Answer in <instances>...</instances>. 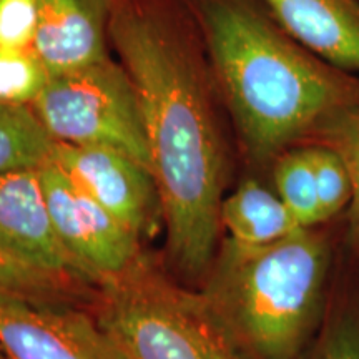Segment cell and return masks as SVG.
<instances>
[{"label":"cell","instance_id":"obj_12","mask_svg":"<svg viewBox=\"0 0 359 359\" xmlns=\"http://www.w3.org/2000/svg\"><path fill=\"white\" fill-rule=\"evenodd\" d=\"M219 222L226 240L243 248L275 245L303 230L280 196L255 180H246L223 200Z\"/></svg>","mask_w":359,"mask_h":359},{"label":"cell","instance_id":"obj_10","mask_svg":"<svg viewBox=\"0 0 359 359\" xmlns=\"http://www.w3.org/2000/svg\"><path fill=\"white\" fill-rule=\"evenodd\" d=\"M109 0H39L32 50L48 74L60 75L109 58Z\"/></svg>","mask_w":359,"mask_h":359},{"label":"cell","instance_id":"obj_16","mask_svg":"<svg viewBox=\"0 0 359 359\" xmlns=\"http://www.w3.org/2000/svg\"><path fill=\"white\" fill-rule=\"evenodd\" d=\"M48 79L32 48H0V103L32 107Z\"/></svg>","mask_w":359,"mask_h":359},{"label":"cell","instance_id":"obj_3","mask_svg":"<svg viewBox=\"0 0 359 359\" xmlns=\"http://www.w3.org/2000/svg\"><path fill=\"white\" fill-rule=\"evenodd\" d=\"M326 262L311 228L262 248L226 240L196 302L236 359H294L316 316Z\"/></svg>","mask_w":359,"mask_h":359},{"label":"cell","instance_id":"obj_14","mask_svg":"<svg viewBox=\"0 0 359 359\" xmlns=\"http://www.w3.org/2000/svg\"><path fill=\"white\" fill-rule=\"evenodd\" d=\"M275 183L276 195L299 226L313 228L325 222L309 148L290 151L281 156L275 170Z\"/></svg>","mask_w":359,"mask_h":359},{"label":"cell","instance_id":"obj_21","mask_svg":"<svg viewBox=\"0 0 359 359\" xmlns=\"http://www.w3.org/2000/svg\"><path fill=\"white\" fill-rule=\"evenodd\" d=\"M0 359H8V358H7V354H6V353H4V351H2V349H0Z\"/></svg>","mask_w":359,"mask_h":359},{"label":"cell","instance_id":"obj_13","mask_svg":"<svg viewBox=\"0 0 359 359\" xmlns=\"http://www.w3.org/2000/svg\"><path fill=\"white\" fill-rule=\"evenodd\" d=\"M55 143L34 107L0 103V175L40 170L52 161Z\"/></svg>","mask_w":359,"mask_h":359},{"label":"cell","instance_id":"obj_6","mask_svg":"<svg viewBox=\"0 0 359 359\" xmlns=\"http://www.w3.org/2000/svg\"><path fill=\"white\" fill-rule=\"evenodd\" d=\"M57 236L93 285L123 275L142 259V236L107 212L53 161L39 170Z\"/></svg>","mask_w":359,"mask_h":359},{"label":"cell","instance_id":"obj_20","mask_svg":"<svg viewBox=\"0 0 359 359\" xmlns=\"http://www.w3.org/2000/svg\"><path fill=\"white\" fill-rule=\"evenodd\" d=\"M318 359H359V327L341 325L327 336Z\"/></svg>","mask_w":359,"mask_h":359},{"label":"cell","instance_id":"obj_5","mask_svg":"<svg viewBox=\"0 0 359 359\" xmlns=\"http://www.w3.org/2000/svg\"><path fill=\"white\" fill-rule=\"evenodd\" d=\"M32 107L55 142L115 148L150 170L138 90L127 69L110 58L52 75Z\"/></svg>","mask_w":359,"mask_h":359},{"label":"cell","instance_id":"obj_8","mask_svg":"<svg viewBox=\"0 0 359 359\" xmlns=\"http://www.w3.org/2000/svg\"><path fill=\"white\" fill-rule=\"evenodd\" d=\"M52 161L107 212L138 236L161 212L155 178L138 160L109 147L55 143Z\"/></svg>","mask_w":359,"mask_h":359},{"label":"cell","instance_id":"obj_9","mask_svg":"<svg viewBox=\"0 0 359 359\" xmlns=\"http://www.w3.org/2000/svg\"><path fill=\"white\" fill-rule=\"evenodd\" d=\"M0 250L92 286L53 228L39 170L0 175Z\"/></svg>","mask_w":359,"mask_h":359},{"label":"cell","instance_id":"obj_11","mask_svg":"<svg viewBox=\"0 0 359 359\" xmlns=\"http://www.w3.org/2000/svg\"><path fill=\"white\" fill-rule=\"evenodd\" d=\"M286 34L336 70L359 72V0H264Z\"/></svg>","mask_w":359,"mask_h":359},{"label":"cell","instance_id":"obj_2","mask_svg":"<svg viewBox=\"0 0 359 359\" xmlns=\"http://www.w3.org/2000/svg\"><path fill=\"white\" fill-rule=\"evenodd\" d=\"M203 29L215 72L248 150L268 158L351 109L339 72L309 55L240 0H206Z\"/></svg>","mask_w":359,"mask_h":359},{"label":"cell","instance_id":"obj_4","mask_svg":"<svg viewBox=\"0 0 359 359\" xmlns=\"http://www.w3.org/2000/svg\"><path fill=\"white\" fill-rule=\"evenodd\" d=\"M98 290V323L125 359H236L196 296L170 285L143 257Z\"/></svg>","mask_w":359,"mask_h":359},{"label":"cell","instance_id":"obj_18","mask_svg":"<svg viewBox=\"0 0 359 359\" xmlns=\"http://www.w3.org/2000/svg\"><path fill=\"white\" fill-rule=\"evenodd\" d=\"M325 222L353 201V180L344 160L330 147L309 148Z\"/></svg>","mask_w":359,"mask_h":359},{"label":"cell","instance_id":"obj_19","mask_svg":"<svg viewBox=\"0 0 359 359\" xmlns=\"http://www.w3.org/2000/svg\"><path fill=\"white\" fill-rule=\"evenodd\" d=\"M39 0H0V48H32Z\"/></svg>","mask_w":359,"mask_h":359},{"label":"cell","instance_id":"obj_1","mask_svg":"<svg viewBox=\"0 0 359 359\" xmlns=\"http://www.w3.org/2000/svg\"><path fill=\"white\" fill-rule=\"evenodd\" d=\"M110 37L142 102L170 262L182 275L200 276L217 248L224 175L200 69L182 39L142 8L111 13Z\"/></svg>","mask_w":359,"mask_h":359},{"label":"cell","instance_id":"obj_7","mask_svg":"<svg viewBox=\"0 0 359 359\" xmlns=\"http://www.w3.org/2000/svg\"><path fill=\"white\" fill-rule=\"evenodd\" d=\"M0 349L8 359H125L98 320L70 302L4 293Z\"/></svg>","mask_w":359,"mask_h":359},{"label":"cell","instance_id":"obj_17","mask_svg":"<svg viewBox=\"0 0 359 359\" xmlns=\"http://www.w3.org/2000/svg\"><path fill=\"white\" fill-rule=\"evenodd\" d=\"M326 147L344 160L353 180V201L349 205V236L359 248V109L339 111L321 127Z\"/></svg>","mask_w":359,"mask_h":359},{"label":"cell","instance_id":"obj_15","mask_svg":"<svg viewBox=\"0 0 359 359\" xmlns=\"http://www.w3.org/2000/svg\"><path fill=\"white\" fill-rule=\"evenodd\" d=\"M85 286L87 283L35 266L0 250V293L74 302Z\"/></svg>","mask_w":359,"mask_h":359}]
</instances>
